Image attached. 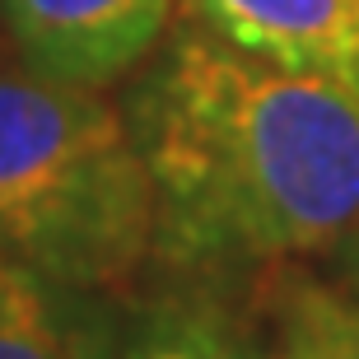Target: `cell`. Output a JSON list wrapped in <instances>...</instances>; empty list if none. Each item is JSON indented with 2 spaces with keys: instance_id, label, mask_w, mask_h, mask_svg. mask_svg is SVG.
<instances>
[{
  "instance_id": "obj_6",
  "label": "cell",
  "mask_w": 359,
  "mask_h": 359,
  "mask_svg": "<svg viewBox=\"0 0 359 359\" xmlns=\"http://www.w3.org/2000/svg\"><path fill=\"white\" fill-rule=\"evenodd\" d=\"M121 359H271L257 294L154 280L131 294Z\"/></svg>"
},
{
  "instance_id": "obj_7",
  "label": "cell",
  "mask_w": 359,
  "mask_h": 359,
  "mask_svg": "<svg viewBox=\"0 0 359 359\" xmlns=\"http://www.w3.org/2000/svg\"><path fill=\"white\" fill-rule=\"evenodd\" d=\"M271 359H359V304L327 280L285 276L257 290Z\"/></svg>"
},
{
  "instance_id": "obj_5",
  "label": "cell",
  "mask_w": 359,
  "mask_h": 359,
  "mask_svg": "<svg viewBox=\"0 0 359 359\" xmlns=\"http://www.w3.org/2000/svg\"><path fill=\"white\" fill-rule=\"evenodd\" d=\"M131 294H89L0 257V359H121Z\"/></svg>"
},
{
  "instance_id": "obj_1",
  "label": "cell",
  "mask_w": 359,
  "mask_h": 359,
  "mask_svg": "<svg viewBox=\"0 0 359 359\" xmlns=\"http://www.w3.org/2000/svg\"><path fill=\"white\" fill-rule=\"evenodd\" d=\"M154 187V280L257 294L359 219V103L187 19L131 93Z\"/></svg>"
},
{
  "instance_id": "obj_8",
  "label": "cell",
  "mask_w": 359,
  "mask_h": 359,
  "mask_svg": "<svg viewBox=\"0 0 359 359\" xmlns=\"http://www.w3.org/2000/svg\"><path fill=\"white\" fill-rule=\"evenodd\" d=\"M332 262H336V290H346L350 299L359 304V219L346 238L332 248Z\"/></svg>"
},
{
  "instance_id": "obj_3",
  "label": "cell",
  "mask_w": 359,
  "mask_h": 359,
  "mask_svg": "<svg viewBox=\"0 0 359 359\" xmlns=\"http://www.w3.org/2000/svg\"><path fill=\"white\" fill-rule=\"evenodd\" d=\"M19 66L56 84L107 89L145 66L173 28V0H0Z\"/></svg>"
},
{
  "instance_id": "obj_4",
  "label": "cell",
  "mask_w": 359,
  "mask_h": 359,
  "mask_svg": "<svg viewBox=\"0 0 359 359\" xmlns=\"http://www.w3.org/2000/svg\"><path fill=\"white\" fill-rule=\"evenodd\" d=\"M191 19L271 66L359 103V0H187Z\"/></svg>"
},
{
  "instance_id": "obj_2",
  "label": "cell",
  "mask_w": 359,
  "mask_h": 359,
  "mask_svg": "<svg viewBox=\"0 0 359 359\" xmlns=\"http://www.w3.org/2000/svg\"><path fill=\"white\" fill-rule=\"evenodd\" d=\"M0 257L70 290H145L154 187L98 89L0 66Z\"/></svg>"
}]
</instances>
